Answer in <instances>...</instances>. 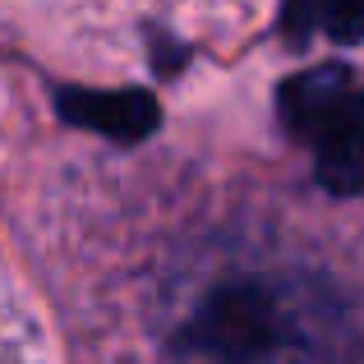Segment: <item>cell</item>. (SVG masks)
I'll return each instance as SVG.
<instances>
[{
  "mask_svg": "<svg viewBox=\"0 0 364 364\" xmlns=\"http://www.w3.org/2000/svg\"><path fill=\"white\" fill-rule=\"evenodd\" d=\"M291 346H295L291 314H286L282 291H272L267 282L217 286L189 314L176 341V350H185V355H213V360H254Z\"/></svg>",
  "mask_w": 364,
  "mask_h": 364,
  "instance_id": "cell-1",
  "label": "cell"
},
{
  "mask_svg": "<svg viewBox=\"0 0 364 364\" xmlns=\"http://www.w3.org/2000/svg\"><path fill=\"white\" fill-rule=\"evenodd\" d=\"M300 139L314 143V166H318L323 189H332V194H360L364 189V92L355 83Z\"/></svg>",
  "mask_w": 364,
  "mask_h": 364,
  "instance_id": "cell-2",
  "label": "cell"
},
{
  "mask_svg": "<svg viewBox=\"0 0 364 364\" xmlns=\"http://www.w3.org/2000/svg\"><path fill=\"white\" fill-rule=\"evenodd\" d=\"M60 116L70 124L107 134V139L134 143V139H148L157 129V102L143 88H107V92L65 88L60 92Z\"/></svg>",
  "mask_w": 364,
  "mask_h": 364,
  "instance_id": "cell-3",
  "label": "cell"
},
{
  "mask_svg": "<svg viewBox=\"0 0 364 364\" xmlns=\"http://www.w3.org/2000/svg\"><path fill=\"white\" fill-rule=\"evenodd\" d=\"M318 28L337 42H364V0H323Z\"/></svg>",
  "mask_w": 364,
  "mask_h": 364,
  "instance_id": "cell-4",
  "label": "cell"
},
{
  "mask_svg": "<svg viewBox=\"0 0 364 364\" xmlns=\"http://www.w3.org/2000/svg\"><path fill=\"white\" fill-rule=\"evenodd\" d=\"M318 9H323V0H286V33L291 37H309V33H318Z\"/></svg>",
  "mask_w": 364,
  "mask_h": 364,
  "instance_id": "cell-5",
  "label": "cell"
}]
</instances>
